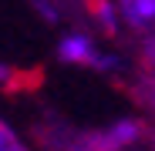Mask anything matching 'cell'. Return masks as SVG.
Returning a JSON list of instances; mask_svg holds the SVG:
<instances>
[{"label": "cell", "mask_w": 155, "mask_h": 151, "mask_svg": "<svg viewBox=\"0 0 155 151\" xmlns=\"http://www.w3.org/2000/svg\"><path fill=\"white\" fill-rule=\"evenodd\" d=\"M61 57L71 61V64H91L94 61V44L81 34H71L61 40Z\"/></svg>", "instance_id": "1"}, {"label": "cell", "mask_w": 155, "mask_h": 151, "mask_svg": "<svg viewBox=\"0 0 155 151\" xmlns=\"http://www.w3.org/2000/svg\"><path fill=\"white\" fill-rule=\"evenodd\" d=\"M121 10L135 24H152L155 20V0H121Z\"/></svg>", "instance_id": "2"}]
</instances>
